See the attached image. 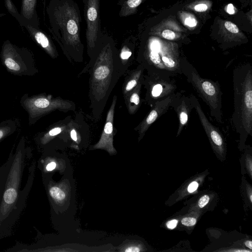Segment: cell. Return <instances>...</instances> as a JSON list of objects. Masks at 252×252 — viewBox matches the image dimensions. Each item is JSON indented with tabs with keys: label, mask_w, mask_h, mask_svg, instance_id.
<instances>
[{
	"label": "cell",
	"mask_w": 252,
	"mask_h": 252,
	"mask_svg": "<svg viewBox=\"0 0 252 252\" xmlns=\"http://www.w3.org/2000/svg\"><path fill=\"white\" fill-rule=\"evenodd\" d=\"M90 59L81 73L89 72L90 108L94 120L98 121L113 89L126 72L120 63L115 43L108 35L102 34Z\"/></svg>",
	"instance_id": "obj_1"
},
{
	"label": "cell",
	"mask_w": 252,
	"mask_h": 252,
	"mask_svg": "<svg viewBox=\"0 0 252 252\" xmlns=\"http://www.w3.org/2000/svg\"><path fill=\"white\" fill-rule=\"evenodd\" d=\"M11 161L6 182L0 201V239L10 236L26 206L33 185L36 162L29 167L24 188L21 189L22 179L26 166L30 160V151L24 142L18 146L14 154L10 153Z\"/></svg>",
	"instance_id": "obj_2"
},
{
	"label": "cell",
	"mask_w": 252,
	"mask_h": 252,
	"mask_svg": "<svg viewBox=\"0 0 252 252\" xmlns=\"http://www.w3.org/2000/svg\"><path fill=\"white\" fill-rule=\"evenodd\" d=\"M58 42L69 60L82 62L84 45L81 38V17L73 0H59L54 11Z\"/></svg>",
	"instance_id": "obj_3"
},
{
	"label": "cell",
	"mask_w": 252,
	"mask_h": 252,
	"mask_svg": "<svg viewBox=\"0 0 252 252\" xmlns=\"http://www.w3.org/2000/svg\"><path fill=\"white\" fill-rule=\"evenodd\" d=\"M234 111L232 126L244 138L252 135V67L242 64L235 68L233 76Z\"/></svg>",
	"instance_id": "obj_4"
},
{
	"label": "cell",
	"mask_w": 252,
	"mask_h": 252,
	"mask_svg": "<svg viewBox=\"0 0 252 252\" xmlns=\"http://www.w3.org/2000/svg\"><path fill=\"white\" fill-rule=\"evenodd\" d=\"M181 69L203 100L209 106L211 116L222 122L221 94L218 82L201 77L189 63H180Z\"/></svg>",
	"instance_id": "obj_5"
},
{
	"label": "cell",
	"mask_w": 252,
	"mask_h": 252,
	"mask_svg": "<svg viewBox=\"0 0 252 252\" xmlns=\"http://www.w3.org/2000/svg\"><path fill=\"white\" fill-rule=\"evenodd\" d=\"M84 17L87 24L85 35L87 53L90 57L97 41L102 35L99 0H87L84 4Z\"/></svg>",
	"instance_id": "obj_6"
},
{
	"label": "cell",
	"mask_w": 252,
	"mask_h": 252,
	"mask_svg": "<svg viewBox=\"0 0 252 252\" xmlns=\"http://www.w3.org/2000/svg\"><path fill=\"white\" fill-rule=\"evenodd\" d=\"M142 85H145L147 90L145 100L149 104L166 97L173 94L175 90L173 84L164 80H159L158 77L153 74L144 76Z\"/></svg>",
	"instance_id": "obj_7"
},
{
	"label": "cell",
	"mask_w": 252,
	"mask_h": 252,
	"mask_svg": "<svg viewBox=\"0 0 252 252\" xmlns=\"http://www.w3.org/2000/svg\"><path fill=\"white\" fill-rule=\"evenodd\" d=\"M117 99V95H114L107 113L105 125L100 138L98 142L93 146V149H103L111 155L117 153L113 144L114 117Z\"/></svg>",
	"instance_id": "obj_8"
},
{
	"label": "cell",
	"mask_w": 252,
	"mask_h": 252,
	"mask_svg": "<svg viewBox=\"0 0 252 252\" xmlns=\"http://www.w3.org/2000/svg\"><path fill=\"white\" fill-rule=\"evenodd\" d=\"M175 94L173 93L166 97L157 100L154 104L153 108L145 117L143 121L134 128L139 134L140 140L144 136L146 132L151 125L159 117L165 113L171 105Z\"/></svg>",
	"instance_id": "obj_9"
},
{
	"label": "cell",
	"mask_w": 252,
	"mask_h": 252,
	"mask_svg": "<svg viewBox=\"0 0 252 252\" xmlns=\"http://www.w3.org/2000/svg\"><path fill=\"white\" fill-rule=\"evenodd\" d=\"M170 106L173 107L179 119L177 134L178 136L188 124L190 113L193 106L190 96L181 94V93L175 94Z\"/></svg>",
	"instance_id": "obj_10"
},
{
	"label": "cell",
	"mask_w": 252,
	"mask_h": 252,
	"mask_svg": "<svg viewBox=\"0 0 252 252\" xmlns=\"http://www.w3.org/2000/svg\"><path fill=\"white\" fill-rule=\"evenodd\" d=\"M144 67L140 64L135 69L127 71L122 85V94L125 98L144 78Z\"/></svg>",
	"instance_id": "obj_11"
},
{
	"label": "cell",
	"mask_w": 252,
	"mask_h": 252,
	"mask_svg": "<svg viewBox=\"0 0 252 252\" xmlns=\"http://www.w3.org/2000/svg\"><path fill=\"white\" fill-rule=\"evenodd\" d=\"M142 83H139L125 98H124L128 113L134 114L139 108L141 100L140 94Z\"/></svg>",
	"instance_id": "obj_12"
},
{
	"label": "cell",
	"mask_w": 252,
	"mask_h": 252,
	"mask_svg": "<svg viewBox=\"0 0 252 252\" xmlns=\"http://www.w3.org/2000/svg\"><path fill=\"white\" fill-rule=\"evenodd\" d=\"M48 193L53 202L56 204L62 203L66 197V194L59 186L50 182L48 184Z\"/></svg>",
	"instance_id": "obj_13"
},
{
	"label": "cell",
	"mask_w": 252,
	"mask_h": 252,
	"mask_svg": "<svg viewBox=\"0 0 252 252\" xmlns=\"http://www.w3.org/2000/svg\"><path fill=\"white\" fill-rule=\"evenodd\" d=\"M34 37L37 43L45 49L52 58H56L58 56V53L56 49L43 33L40 32H36L34 34Z\"/></svg>",
	"instance_id": "obj_14"
},
{
	"label": "cell",
	"mask_w": 252,
	"mask_h": 252,
	"mask_svg": "<svg viewBox=\"0 0 252 252\" xmlns=\"http://www.w3.org/2000/svg\"><path fill=\"white\" fill-rule=\"evenodd\" d=\"M10 161L11 156L10 155L6 161L0 167V201L6 182Z\"/></svg>",
	"instance_id": "obj_15"
},
{
	"label": "cell",
	"mask_w": 252,
	"mask_h": 252,
	"mask_svg": "<svg viewBox=\"0 0 252 252\" xmlns=\"http://www.w3.org/2000/svg\"><path fill=\"white\" fill-rule=\"evenodd\" d=\"M64 126H57L51 129L47 134L41 141L42 144H46L49 138L58 135L64 129Z\"/></svg>",
	"instance_id": "obj_16"
},
{
	"label": "cell",
	"mask_w": 252,
	"mask_h": 252,
	"mask_svg": "<svg viewBox=\"0 0 252 252\" xmlns=\"http://www.w3.org/2000/svg\"><path fill=\"white\" fill-rule=\"evenodd\" d=\"M4 63L6 66L10 69L16 71L20 69V67L18 64L11 58H7L4 61Z\"/></svg>",
	"instance_id": "obj_17"
},
{
	"label": "cell",
	"mask_w": 252,
	"mask_h": 252,
	"mask_svg": "<svg viewBox=\"0 0 252 252\" xmlns=\"http://www.w3.org/2000/svg\"><path fill=\"white\" fill-rule=\"evenodd\" d=\"M224 25L225 29L231 33L236 34L239 32L238 27L230 21H225Z\"/></svg>",
	"instance_id": "obj_18"
},
{
	"label": "cell",
	"mask_w": 252,
	"mask_h": 252,
	"mask_svg": "<svg viewBox=\"0 0 252 252\" xmlns=\"http://www.w3.org/2000/svg\"><path fill=\"white\" fill-rule=\"evenodd\" d=\"M161 35L163 37L168 40H173L176 37L174 32L167 29L162 31Z\"/></svg>",
	"instance_id": "obj_19"
},
{
	"label": "cell",
	"mask_w": 252,
	"mask_h": 252,
	"mask_svg": "<svg viewBox=\"0 0 252 252\" xmlns=\"http://www.w3.org/2000/svg\"><path fill=\"white\" fill-rule=\"evenodd\" d=\"M196 222V220L194 218L192 217H186L181 220L182 223L188 226L194 225Z\"/></svg>",
	"instance_id": "obj_20"
},
{
	"label": "cell",
	"mask_w": 252,
	"mask_h": 252,
	"mask_svg": "<svg viewBox=\"0 0 252 252\" xmlns=\"http://www.w3.org/2000/svg\"><path fill=\"white\" fill-rule=\"evenodd\" d=\"M210 197L208 195H204L198 200V205L200 208L204 207L209 202Z\"/></svg>",
	"instance_id": "obj_21"
},
{
	"label": "cell",
	"mask_w": 252,
	"mask_h": 252,
	"mask_svg": "<svg viewBox=\"0 0 252 252\" xmlns=\"http://www.w3.org/2000/svg\"><path fill=\"white\" fill-rule=\"evenodd\" d=\"M197 23L196 19L191 17H187L185 20V24L190 27L196 26Z\"/></svg>",
	"instance_id": "obj_22"
},
{
	"label": "cell",
	"mask_w": 252,
	"mask_h": 252,
	"mask_svg": "<svg viewBox=\"0 0 252 252\" xmlns=\"http://www.w3.org/2000/svg\"><path fill=\"white\" fill-rule=\"evenodd\" d=\"M194 10L197 12H204L208 9V6L204 3H200L196 5L194 8Z\"/></svg>",
	"instance_id": "obj_23"
},
{
	"label": "cell",
	"mask_w": 252,
	"mask_h": 252,
	"mask_svg": "<svg viewBox=\"0 0 252 252\" xmlns=\"http://www.w3.org/2000/svg\"><path fill=\"white\" fill-rule=\"evenodd\" d=\"M246 166L247 169L249 172L250 176L252 177V158L251 157L248 155L246 158Z\"/></svg>",
	"instance_id": "obj_24"
},
{
	"label": "cell",
	"mask_w": 252,
	"mask_h": 252,
	"mask_svg": "<svg viewBox=\"0 0 252 252\" xmlns=\"http://www.w3.org/2000/svg\"><path fill=\"white\" fill-rule=\"evenodd\" d=\"M198 186V183L196 182H191L188 188V190L189 192H192L194 191L197 188Z\"/></svg>",
	"instance_id": "obj_25"
},
{
	"label": "cell",
	"mask_w": 252,
	"mask_h": 252,
	"mask_svg": "<svg viewBox=\"0 0 252 252\" xmlns=\"http://www.w3.org/2000/svg\"><path fill=\"white\" fill-rule=\"evenodd\" d=\"M177 223V220H172L166 223V226L169 229H173L176 226Z\"/></svg>",
	"instance_id": "obj_26"
},
{
	"label": "cell",
	"mask_w": 252,
	"mask_h": 252,
	"mask_svg": "<svg viewBox=\"0 0 252 252\" xmlns=\"http://www.w3.org/2000/svg\"><path fill=\"white\" fill-rule=\"evenodd\" d=\"M140 251V250L139 248V247L135 246H131L128 247H127L126 249L125 250V252H138Z\"/></svg>",
	"instance_id": "obj_27"
},
{
	"label": "cell",
	"mask_w": 252,
	"mask_h": 252,
	"mask_svg": "<svg viewBox=\"0 0 252 252\" xmlns=\"http://www.w3.org/2000/svg\"><path fill=\"white\" fill-rule=\"evenodd\" d=\"M227 12L230 14H233L235 13L234 7L231 3L227 5Z\"/></svg>",
	"instance_id": "obj_28"
},
{
	"label": "cell",
	"mask_w": 252,
	"mask_h": 252,
	"mask_svg": "<svg viewBox=\"0 0 252 252\" xmlns=\"http://www.w3.org/2000/svg\"><path fill=\"white\" fill-rule=\"evenodd\" d=\"M70 136L73 141H77V133H76V131H75V130L74 129H72L70 131Z\"/></svg>",
	"instance_id": "obj_29"
},
{
	"label": "cell",
	"mask_w": 252,
	"mask_h": 252,
	"mask_svg": "<svg viewBox=\"0 0 252 252\" xmlns=\"http://www.w3.org/2000/svg\"><path fill=\"white\" fill-rule=\"evenodd\" d=\"M247 193H248V196H249L250 201H251V202H252V189L250 187H248V188H247Z\"/></svg>",
	"instance_id": "obj_30"
},
{
	"label": "cell",
	"mask_w": 252,
	"mask_h": 252,
	"mask_svg": "<svg viewBox=\"0 0 252 252\" xmlns=\"http://www.w3.org/2000/svg\"><path fill=\"white\" fill-rule=\"evenodd\" d=\"M245 245L248 247L250 249H252V242L251 240H248V241H246L245 242Z\"/></svg>",
	"instance_id": "obj_31"
},
{
	"label": "cell",
	"mask_w": 252,
	"mask_h": 252,
	"mask_svg": "<svg viewBox=\"0 0 252 252\" xmlns=\"http://www.w3.org/2000/svg\"><path fill=\"white\" fill-rule=\"evenodd\" d=\"M83 0V2L84 4H85L86 3V2L87 1V0Z\"/></svg>",
	"instance_id": "obj_32"
},
{
	"label": "cell",
	"mask_w": 252,
	"mask_h": 252,
	"mask_svg": "<svg viewBox=\"0 0 252 252\" xmlns=\"http://www.w3.org/2000/svg\"><path fill=\"white\" fill-rule=\"evenodd\" d=\"M30 0V1H31V0Z\"/></svg>",
	"instance_id": "obj_33"
}]
</instances>
